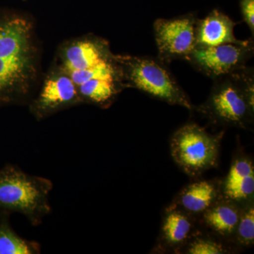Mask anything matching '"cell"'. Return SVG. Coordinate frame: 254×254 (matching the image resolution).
<instances>
[{
	"label": "cell",
	"mask_w": 254,
	"mask_h": 254,
	"mask_svg": "<svg viewBox=\"0 0 254 254\" xmlns=\"http://www.w3.org/2000/svg\"><path fill=\"white\" fill-rule=\"evenodd\" d=\"M31 33L24 18L0 21V101L28 93L36 71Z\"/></svg>",
	"instance_id": "1"
},
{
	"label": "cell",
	"mask_w": 254,
	"mask_h": 254,
	"mask_svg": "<svg viewBox=\"0 0 254 254\" xmlns=\"http://www.w3.org/2000/svg\"><path fill=\"white\" fill-rule=\"evenodd\" d=\"M195 110L215 125L247 128L254 121L253 69L245 66L215 79L208 99Z\"/></svg>",
	"instance_id": "2"
},
{
	"label": "cell",
	"mask_w": 254,
	"mask_h": 254,
	"mask_svg": "<svg viewBox=\"0 0 254 254\" xmlns=\"http://www.w3.org/2000/svg\"><path fill=\"white\" fill-rule=\"evenodd\" d=\"M53 188L48 179L8 167L0 171V207L22 214L37 226L51 212L49 194Z\"/></svg>",
	"instance_id": "3"
},
{
	"label": "cell",
	"mask_w": 254,
	"mask_h": 254,
	"mask_svg": "<svg viewBox=\"0 0 254 254\" xmlns=\"http://www.w3.org/2000/svg\"><path fill=\"white\" fill-rule=\"evenodd\" d=\"M117 60L121 68L124 86L136 88L168 104L179 105L190 111L195 110L190 97L165 64L158 58L126 56Z\"/></svg>",
	"instance_id": "4"
},
{
	"label": "cell",
	"mask_w": 254,
	"mask_h": 254,
	"mask_svg": "<svg viewBox=\"0 0 254 254\" xmlns=\"http://www.w3.org/2000/svg\"><path fill=\"white\" fill-rule=\"evenodd\" d=\"M223 135V131L212 134L197 124H187L171 137L172 158L189 176H200L218 165Z\"/></svg>",
	"instance_id": "5"
},
{
	"label": "cell",
	"mask_w": 254,
	"mask_h": 254,
	"mask_svg": "<svg viewBox=\"0 0 254 254\" xmlns=\"http://www.w3.org/2000/svg\"><path fill=\"white\" fill-rule=\"evenodd\" d=\"M254 52L252 38L242 43L195 48L186 61L200 72L215 80L245 67L247 61L253 56Z\"/></svg>",
	"instance_id": "6"
},
{
	"label": "cell",
	"mask_w": 254,
	"mask_h": 254,
	"mask_svg": "<svg viewBox=\"0 0 254 254\" xmlns=\"http://www.w3.org/2000/svg\"><path fill=\"white\" fill-rule=\"evenodd\" d=\"M197 17L188 14L166 19L159 18L153 25L158 58L164 64L187 60L195 48Z\"/></svg>",
	"instance_id": "7"
},
{
	"label": "cell",
	"mask_w": 254,
	"mask_h": 254,
	"mask_svg": "<svg viewBox=\"0 0 254 254\" xmlns=\"http://www.w3.org/2000/svg\"><path fill=\"white\" fill-rule=\"evenodd\" d=\"M221 197L240 205L253 201L254 165L253 160L239 154L232 160L227 176L220 182Z\"/></svg>",
	"instance_id": "8"
},
{
	"label": "cell",
	"mask_w": 254,
	"mask_h": 254,
	"mask_svg": "<svg viewBox=\"0 0 254 254\" xmlns=\"http://www.w3.org/2000/svg\"><path fill=\"white\" fill-rule=\"evenodd\" d=\"M77 86L69 75H55L46 80L41 94L33 105V111L43 118L79 101Z\"/></svg>",
	"instance_id": "9"
},
{
	"label": "cell",
	"mask_w": 254,
	"mask_h": 254,
	"mask_svg": "<svg viewBox=\"0 0 254 254\" xmlns=\"http://www.w3.org/2000/svg\"><path fill=\"white\" fill-rule=\"evenodd\" d=\"M236 23L227 15L213 10L208 16L197 20L195 26V48H208L227 44L242 43L234 34Z\"/></svg>",
	"instance_id": "10"
},
{
	"label": "cell",
	"mask_w": 254,
	"mask_h": 254,
	"mask_svg": "<svg viewBox=\"0 0 254 254\" xmlns=\"http://www.w3.org/2000/svg\"><path fill=\"white\" fill-rule=\"evenodd\" d=\"M242 206L221 197L200 215L202 223L217 237L230 242L235 240Z\"/></svg>",
	"instance_id": "11"
},
{
	"label": "cell",
	"mask_w": 254,
	"mask_h": 254,
	"mask_svg": "<svg viewBox=\"0 0 254 254\" xmlns=\"http://www.w3.org/2000/svg\"><path fill=\"white\" fill-rule=\"evenodd\" d=\"M193 215L177 205L169 207L162 223L161 244L165 248L178 250L194 236Z\"/></svg>",
	"instance_id": "12"
},
{
	"label": "cell",
	"mask_w": 254,
	"mask_h": 254,
	"mask_svg": "<svg viewBox=\"0 0 254 254\" xmlns=\"http://www.w3.org/2000/svg\"><path fill=\"white\" fill-rule=\"evenodd\" d=\"M220 198V181L198 180L181 190L175 205L193 216H198Z\"/></svg>",
	"instance_id": "13"
},
{
	"label": "cell",
	"mask_w": 254,
	"mask_h": 254,
	"mask_svg": "<svg viewBox=\"0 0 254 254\" xmlns=\"http://www.w3.org/2000/svg\"><path fill=\"white\" fill-rule=\"evenodd\" d=\"M108 45L100 40L75 42L64 53V64L67 73L82 71L113 58Z\"/></svg>",
	"instance_id": "14"
},
{
	"label": "cell",
	"mask_w": 254,
	"mask_h": 254,
	"mask_svg": "<svg viewBox=\"0 0 254 254\" xmlns=\"http://www.w3.org/2000/svg\"><path fill=\"white\" fill-rule=\"evenodd\" d=\"M124 86L120 82L92 79L83 82L77 88L82 100L105 108L113 103Z\"/></svg>",
	"instance_id": "15"
},
{
	"label": "cell",
	"mask_w": 254,
	"mask_h": 254,
	"mask_svg": "<svg viewBox=\"0 0 254 254\" xmlns=\"http://www.w3.org/2000/svg\"><path fill=\"white\" fill-rule=\"evenodd\" d=\"M41 251L38 242L18 236L6 222L0 224V254H37Z\"/></svg>",
	"instance_id": "16"
},
{
	"label": "cell",
	"mask_w": 254,
	"mask_h": 254,
	"mask_svg": "<svg viewBox=\"0 0 254 254\" xmlns=\"http://www.w3.org/2000/svg\"><path fill=\"white\" fill-rule=\"evenodd\" d=\"M241 247H251L254 242V207L253 201L244 205L237 225L235 240Z\"/></svg>",
	"instance_id": "17"
},
{
	"label": "cell",
	"mask_w": 254,
	"mask_h": 254,
	"mask_svg": "<svg viewBox=\"0 0 254 254\" xmlns=\"http://www.w3.org/2000/svg\"><path fill=\"white\" fill-rule=\"evenodd\" d=\"M187 245L186 253L190 254H223L229 252L220 241L198 235H195Z\"/></svg>",
	"instance_id": "18"
},
{
	"label": "cell",
	"mask_w": 254,
	"mask_h": 254,
	"mask_svg": "<svg viewBox=\"0 0 254 254\" xmlns=\"http://www.w3.org/2000/svg\"><path fill=\"white\" fill-rule=\"evenodd\" d=\"M241 11L244 21L254 34V0H240Z\"/></svg>",
	"instance_id": "19"
}]
</instances>
